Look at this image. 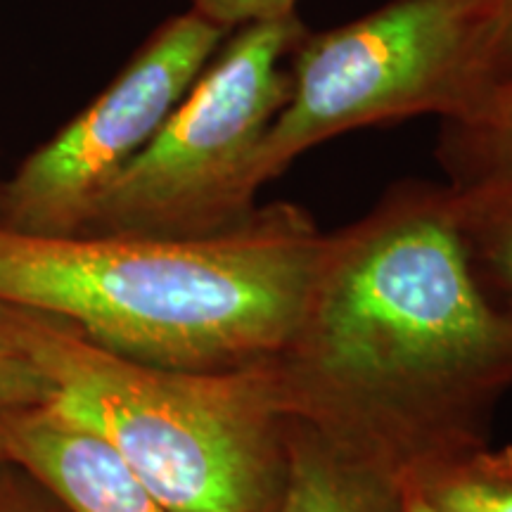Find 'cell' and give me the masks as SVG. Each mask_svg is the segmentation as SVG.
Instances as JSON below:
<instances>
[{
	"label": "cell",
	"instance_id": "cell-1",
	"mask_svg": "<svg viewBox=\"0 0 512 512\" xmlns=\"http://www.w3.org/2000/svg\"><path fill=\"white\" fill-rule=\"evenodd\" d=\"M271 370L287 418L396 489L489 441L512 392V318L472 275L446 183L389 185L323 235Z\"/></svg>",
	"mask_w": 512,
	"mask_h": 512
},
{
	"label": "cell",
	"instance_id": "cell-2",
	"mask_svg": "<svg viewBox=\"0 0 512 512\" xmlns=\"http://www.w3.org/2000/svg\"><path fill=\"white\" fill-rule=\"evenodd\" d=\"M323 235L292 202L259 204L209 238H38L0 228V304L48 313L150 366H259L297 323Z\"/></svg>",
	"mask_w": 512,
	"mask_h": 512
},
{
	"label": "cell",
	"instance_id": "cell-3",
	"mask_svg": "<svg viewBox=\"0 0 512 512\" xmlns=\"http://www.w3.org/2000/svg\"><path fill=\"white\" fill-rule=\"evenodd\" d=\"M0 339L48 403L105 441L174 512H278L290 418L271 361L195 373L133 361L74 325L0 304Z\"/></svg>",
	"mask_w": 512,
	"mask_h": 512
},
{
	"label": "cell",
	"instance_id": "cell-4",
	"mask_svg": "<svg viewBox=\"0 0 512 512\" xmlns=\"http://www.w3.org/2000/svg\"><path fill=\"white\" fill-rule=\"evenodd\" d=\"M306 31L299 15L230 31L79 235L185 240L245 223L259 207L256 157L287 100Z\"/></svg>",
	"mask_w": 512,
	"mask_h": 512
},
{
	"label": "cell",
	"instance_id": "cell-5",
	"mask_svg": "<svg viewBox=\"0 0 512 512\" xmlns=\"http://www.w3.org/2000/svg\"><path fill=\"white\" fill-rule=\"evenodd\" d=\"M496 0H389L328 31H306L287 100L256 157L264 188L306 152L358 128L448 119L484 93L482 53Z\"/></svg>",
	"mask_w": 512,
	"mask_h": 512
},
{
	"label": "cell",
	"instance_id": "cell-6",
	"mask_svg": "<svg viewBox=\"0 0 512 512\" xmlns=\"http://www.w3.org/2000/svg\"><path fill=\"white\" fill-rule=\"evenodd\" d=\"M226 36L190 8L164 19L81 112L3 178L0 228L79 235L93 204L155 140Z\"/></svg>",
	"mask_w": 512,
	"mask_h": 512
},
{
	"label": "cell",
	"instance_id": "cell-7",
	"mask_svg": "<svg viewBox=\"0 0 512 512\" xmlns=\"http://www.w3.org/2000/svg\"><path fill=\"white\" fill-rule=\"evenodd\" d=\"M5 453L67 512H174L105 441L50 403L5 413Z\"/></svg>",
	"mask_w": 512,
	"mask_h": 512
},
{
	"label": "cell",
	"instance_id": "cell-8",
	"mask_svg": "<svg viewBox=\"0 0 512 512\" xmlns=\"http://www.w3.org/2000/svg\"><path fill=\"white\" fill-rule=\"evenodd\" d=\"M399 489L342 456L316 432L290 420L287 477L278 512H396Z\"/></svg>",
	"mask_w": 512,
	"mask_h": 512
},
{
	"label": "cell",
	"instance_id": "cell-9",
	"mask_svg": "<svg viewBox=\"0 0 512 512\" xmlns=\"http://www.w3.org/2000/svg\"><path fill=\"white\" fill-rule=\"evenodd\" d=\"M434 157L453 188L512 176V81L489 86L463 112L441 119Z\"/></svg>",
	"mask_w": 512,
	"mask_h": 512
},
{
	"label": "cell",
	"instance_id": "cell-10",
	"mask_svg": "<svg viewBox=\"0 0 512 512\" xmlns=\"http://www.w3.org/2000/svg\"><path fill=\"white\" fill-rule=\"evenodd\" d=\"M448 188L472 275L489 302L512 318V176Z\"/></svg>",
	"mask_w": 512,
	"mask_h": 512
},
{
	"label": "cell",
	"instance_id": "cell-11",
	"mask_svg": "<svg viewBox=\"0 0 512 512\" xmlns=\"http://www.w3.org/2000/svg\"><path fill=\"white\" fill-rule=\"evenodd\" d=\"M437 512H512V446L486 441L427 465L406 484Z\"/></svg>",
	"mask_w": 512,
	"mask_h": 512
},
{
	"label": "cell",
	"instance_id": "cell-12",
	"mask_svg": "<svg viewBox=\"0 0 512 512\" xmlns=\"http://www.w3.org/2000/svg\"><path fill=\"white\" fill-rule=\"evenodd\" d=\"M297 5L299 0H190L192 12L209 19L228 34L247 24L299 15Z\"/></svg>",
	"mask_w": 512,
	"mask_h": 512
},
{
	"label": "cell",
	"instance_id": "cell-13",
	"mask_svg": "<svg viewBox=\"0 0 512 512\" xmlns=\"http://www.w3.org/2000/svg\"><path fill=\"white\" fill-rule=\"evenodd\" d=\"M48 403V387L36 370L0 339V411H22Z\"/></svg>",
	"mask_w": 512,
	"mask_h": 512
},
{
	"label": "cell",
	"instance_id": "cell-14",
	"mask_svg": "<svg viewBox=\"0 0 512 512\" xmlns=\"http://www.w3.org/2000/svg\"><path fill=\"white\" fill-rule=\"evenodd\" d=\"M0 512H67L31 472L0 458Z\"/></svg>",
	"mask_w": 512,
	"mask_h": 512
},
{
	"label": "cell",
	"instance_id": "cell-15",
	"mask_svg": "<svg viewBox=\"0 0 512 512\" xmlns=\"http://www.w3.org/2000/svg\"><path fill=\"white\" fill-rule=\"evenodd\" d=\"M482 72L486 88L512 81V0H496L491 12L484 36Z\"/></svg>",
	"mask_w": 512,
	"mask_h": 512
},
{
	"label": "cell",
	"instance_id": "cell-16",
	"mask_svg": "<svg viewBox=\"0 0 512 512\" xmlns=\"http://www.w3.org/2000/svg\"><path fill=\"white\" fill-rule=\"evenodd\" d=\"M396 512H437L415 489H399V510Z\"/></svg>",
	"mask_w": 512,
	"mask_h": 512
},
{
	"label": "cell",
	"instance_id": "cell-17",
	"mask_svg": "<svg viewBox=\"0 0 512 512\" xmlns=\"http://www.w3.org/2000/svg\"><path fill=\"white\" fill-rule=\"evenodd\" d=\"M5 413L8 411H0V458H8L5 453Z\"/></svg>",
	"mask_w": 512,
	"mask_h": 512
},
{
	"label": "cell",
	"instance_id": "cell-18",
	"mask_svg": "<svg viewBox=\"0 0 512 512\" xmlns=\"http://www.w3.org/2000/svg\"><path fill=\"white\" fill-rule=\"evenodd\" d=\"M0 190H3V178H0Z\"/></svg>",
	"mask_w": 512,
	"mask_h": 512
}]
</instances>
